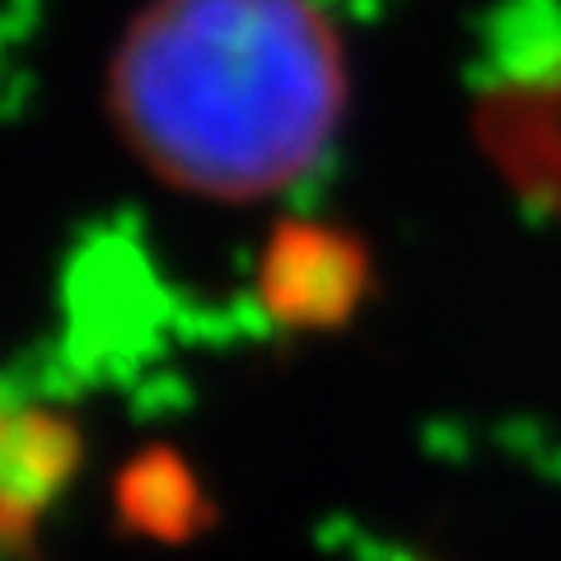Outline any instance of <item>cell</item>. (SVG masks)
<instances>
[{
  "mask_svg": "<svg viewBox=\"0 0 561 561\" xmlns=\"http://www.w3.org/2000/svg\"><path fill=\"white\" fill-rule=\"evenodd\" d=\"M108 108L160 183L262 202L305 183L337 140L342 38L319 0H150L117 43Z\"/></svg>",
  "mask_w": 561,
  "mask_h": 561,
  "instance_id": "obj_1",
  "label": "cell"
},
{
  "mask_svg": "<svg viewBox=\"0 0 561 561\" xmlns=\"http://www.w3.org/2000/svg\"><path fill=\"white\" fill-rule=\"evenodd\" d=\"M472 131L538 225L561 230V0H501L468 66Z\"/></svg>",
  "mask_w": 561,
  "mask_h": 561,
  "instance_id": "obj_2",
  "label": "cell"
},
{
  "mask_svg": "<svg viewBox=\"0 0 561 561\" xmlns=\"http://www.w3.org/2000/svg\"><path fill=\"white\" fill-rule=\"evenodd\" d=\"M375 262L356 230L313 216L272 225L257 253V309L276 332L328 337L370 300Z\"/></svg>",
  "mask_w": 561,
  "mask_h": 561,
  "instance_id": "obj_3",
  "label": "cell"
},
{
  "mask_svg": "<svg viewBox=\"0 0 561 561\" xmlns=\"http://www.w3.org/2000/svg\"><path fill=\"white\" fill-rule=\"evenodd\" d=\"M84 459L80 421L61 402L0 375V561H33L38 534Z\"/></svg>",
  "mask_w": 561,
  "mask_h": 561,
  "instance_id": "obj_4",
  "label": "cell"
},
{
  "mask_svg": "<svg viewBox=\"0 0 561 561\" xmlns=\"http://www.w3.org/2000/svg\"><path fill=\"white\" fill-rule=\"evenodd\" d=\"M113 519L131 538L183 548L216 524V505H210L197 468L179 449L146 445L113 478Z\"/></svg>",
  "mask_w": 561,
  "mask_h": 561,
  "instance_id": "obj_5",
  "label": "cell"
}]
</instances>
